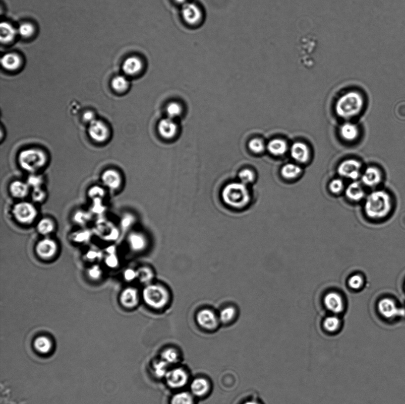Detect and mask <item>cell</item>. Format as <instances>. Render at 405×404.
I'll return each instance as SVG.
<instances>
[{
	"mask_svg": "<svg viewBox=\"0 0 405 404\" xmlns=\"http://www.w3.org/2000/svg\"><path fill=\"white\" fill-rule=\"evenodd\" d=\"M236 313L235 309L233 307L222 309L219 315V321L225 324H228L235 318Z\"/></svg>",
	"mask_w": 405,
	"mask_h": 404,
	"instance_id": "37",
	"label": "cell"
},
{
	"mask_svg": "<svg viewBox=\"0 0 405 404\" xmlns=\"http://www.w3.org/2000/svg\"><path fill=\"white\" fill-rule=\"evenodd\" d=\"M101 274L100 268L98 267H94L90 271L91 277L96 279L99 277Z\"/></svg>",
	"mask_w": 405,
	"mask_h": 404,
	"instance_id": "50",
	"label": "cell"
},
{
	"mask_svg": "<svg viewBox=\"0 0 405 404\" xmlns=\"http://www.w3.org/2000/svg\"><path fill=\"white\" fill-rule=\"evenodd\" d=\"M391 203L389 194L384 191L378 190L367 197L365 212L368 217L380 219L387 216L391 211Z\"/></svg>",
	"mask_w": 405,
	"mask_h": 404,
	"instance_id": "2",
	"label": "cell"
},
{
	"mask_svg": "<svg viewBox=\"0 0 405 404\" xmlns=\"http://www.w3.org/2000/svg\"><path fill=\"white\" fill-rule=\"evenodd\" d=\"M175 3H176L177 5H180L181 7L184 6L185 4H187L188 2L191 1V0H174Z\"/></svg>",
	"mask_w": 405,
	"mask_h": 404,
	"instance_id": "54",
	"label": "cell"
},
{
	"mask_svg": "<svg viewBox=\"0 0 405 404\" xmlns=\"http://www.w3.org/2000/svg\"><path fill=\"white\" fill-rule=\"evenodd\" d=\"M143 59L137 56H130L125 60L123 69L128 76H136L142 72L144 68Z\"/></svg>",
	"mask_w": 405,
	"mask_h": 404,
	"instance_id": "16",
	"label": "cell"
},
{
	"mask_svg": "<svg viewBox=\"0 0 405 404\" xmlns=\"http://www.w3.org/2000/svg\"><path fill=\"white\" fill-rule=\"evenodd\" d=\"M137 278L141 283L145 284H150L153 280L154 275L151 269L148 267H142L137 271Z\"/></svg>",
	"mask_w": 405,
	"mask_h": 404,
	"instance_id": "36",
	"label": "cell"
},
{
	"mask_svg": "<svg viewBox=\"0 0 405 404\" xmlns=\"http://www.w3.org/2000/svg\"><path fill=\"white\" fill-rule=\"evenodd\" d=\"M10 191L16 197L22 198L26 196L29 191V185L22 181H16L10 186Z\"/></svg>",
	"mask_w": 405,
	"mask_h": 404,
	"instance_id": "31",
	"label": "cell"
},
{
	"mask_svg": "<svg viewBox=\"0 0 405 404\" xmlns=\"http://www.w3.org/2000/svg\"><path fill=\"white\" fill-rule=\"evenodd\" d=\"M169 365L162 359L158 360L154 362L153 367V372L155 376L158 378H165L168 370H170Z\"/></svg>",
	"mask_w": 405,
	"mask_h": 404,
	"instance_id": "33",
	"label": "cell"
},
{
	"mask_svg": "<svg viewBox=\"0 0 405 404\" xmlns=\"http://www.w3.org/2000/svg\"><path fill=\"white\" fill-rule=\"evenodd\" d=\"M339 134L343 140L348 142H352L359 137V130L356 124L346 122L340 127Z\"/></svg>",
	"mask_w": 405,
	"mask_h": 404,
	"instance_id": "22",
	"label": "cell"
},
{
	"mask_svg": "<svg viewBox=\"0 0 405 404\" xmlns=\"http://www.w3.org/2000/svg\"><path fill=\"white\" fill-rule=\"evenodd\" d=\"M42 183V178L39 176H32L28 178L29 186L35 188L40 187Z\"/></svg>",
	"mask_w": 405,
	"mask_h": 404,
	"instance_id": "45",
	"label": "cell"
},
{
	"mask_svg": "<svg viewBox=\"0 0 405 404\" xmlns=\"http://www.w3.org/2000/svg\"><path fill=\"white\" fill-rule=\"evenodd\" d=\"M363 106L364 99L361 94L356 91H350L337 100L335 111L337 116L348 119L358 115Z\"/></svg>",
	"mask_w": 405,
	"mask_h": 404,
	"instance_id": "1",
	"label": "cell"
},
{
	"mask_svg": "<svg viewBox=\"0 0 405 404\" xmlns=\"http://www.w3.org/2000/svg\"><path fill=\"white\" fill-rule=\"evenodd\" d=\"M102 181L106 186L112 189H115L120 186L121 178L117 171L110 170L104 172L102 175Z\"/></svg>",
	"mask_w": 405,
	"mask_h": 404,
	"instance_id": "26",
	"label": "cell"
},
{
	"mask_svg": "<svg viewBox=\"0 0 405 404\" xmlns=\"http://www.w3.org/2000/svg\"><path fill=\"white\" fill-rule=\"evenodd\" d=\"M38 229L40 234L43 235L49 234L53 230V222L49 219H43L39 222Z\"/></svg>",
	"mask_w": 405,
	"mask_h": 404,
	"instance_id": "39",
	"label": "cell"
},
{
	"mask_svg": "<svg viewBox=\"0 0 405 404\" xmlns=\"http://www.w3.org/2000/svg\"><path fill=\"white\" fill-rule=\"evenodd\" d=\"M106 262L110 267H115L118 264V260L115 255H111L107 258Z\"/></svg>",
	"mask_w": 405,
	"mask_h": 404,
	"instance_id": "49",
	"label": "cell"
},
{
	"mask_svg": "<svg viewBox=\"0 0 405 404\" xmlns=\"http://www.w3.org/2000/svg\"><path fill=\"white\" fill-rule=\"evenodd\" d=\"M181 12L184 22L191 27L200 26L204 21L203 10L200 5L193 2L191 1L182 6Z\"/></svg>",
	"mask_w": 405,
	"mask_h": 404,
	"instance_id": "6",
	"label": "cell"
},
{
	"mask_svg": "<svg viewBox=\"0 0 405 404\" xmlns=\"http://www.w3.org/2000/svg\"><path fill=\"white\" fill-rule=\"evenodd\" d=\"M348 284L353 290H359L363 285V278L359 275H354L349 279Z\"/></svg>",
	"mask_w": 405,
	"mask_h": 404,
	"instance_id": "42",
	"label": "cell"
},
{
	"mask_svg": "<svg viewBox=\"0 0 405 404\" xmlns=\"http://www.w3.org/2000/svg\"><path fill=\"white\" fill-rule=\"evenodd\" d=\"M34 346L37 351L42 354H46L52 349V343L46 336H40L35 340Z\"/></svg>",
	"mask_w": 405,
	"mask_h": 404,
	"instance_id": "34",
	"label": "cell"
},
{
	"mask_svg": "<svg viewBox=\"0 0 405 404\" xmlns=\"http://www.w3.org/2000/svg\"><path fill=\"white\" fill-rule=\"evenodd\" d=\"M329 190L333 194H339L343 190L344 184L342 180L335 178L330 181L329 185Z\"/></svg>",
	"mask_w": 405,
	"mask_h": 404,
	"instance_id": "44",
	"label": "cell"
},
{
	"mask_svg": "<svg viewBox=\"0 0 405 404\" xmlns=\"http://www.w3.org/2000/svg\"><path fill=\"white\" fill-rule=\"evenodd\" d=\"M46 163V156L41 150L28 149L20 154L19 163L26 171L35 172L43 166Z\"/></svg>",
	"mask_w": 405,
	"mask_h": 404,
	"instance_id": "4",
	"label": "cell"
},
{
	"mask_svg": "<svg viewBox=\"0 0 405 404\" xmlns=\"http://www.w3.org/2000/svg\"><path fill=\"white\" fill-rule=\"evenodd\" d=\"M378 309L380 314L387 319H392L405 315L404 310L397 308L395 303L389 298L381 299L378 304Z\"/></svg>",
	"mask_w": 405,
	"mask_h": 404,
	"instance_id": "10",
	"label": "cell"
},
{
	"mask_svg": "<svg viewBox=\"0 0 405 404\" xmlns=\"http://www.w3.org/2000/svg\"><path fill=\"white\" fill-rule=\"evenodd\" d=\"M168 298L166 289L159 285H149L144 289V300L151 308L158 309L164 307Z\"/></svg>",
	"mask_w": 405,
	"mask_h": 404,
	"instance_id": "5",
	"label": "cell"
},
{
	"mask_svg": "<svg viewBox=\"0 0 405 404\" xmlns=\"http://www.w3.org/2000/svg\"><path fill=\"white\" fill-rule=\"evenodd\" d=\"M302 172L301 167L293 163L286 164L281 168L282 176L288 180L295 179L298 177Z\"/></svg>",
	"mask_w": 405,
	"mask_h": 404,
	"instance_id": "28",
	"label": "cell"
},
{
	"mask_svg": "<svg viewBox=\"0 0 405 404\" xmlns=\"http://www.w3.org/2000/svg\"><path fill=\"white\" fill-rule=\"evenodd\" d=\"M161 359L170 366L177 365L181 361V354L176 349L167 348L162 352Z\"/></svg>",
	"mask_w": 405,
	"mask_h": 404,
	"instance_id": "29",
	"label": "cell"
},
{
	"mask_svg": "<svg viewBox=\"0 0 405 404\" xmlns=\"http://www.w3.org/2000/svg\"><path fill=\"white\" fill-rule=\"evenodd\" d=\"M34 32V28L32 24L28 23H22L20 25L18 29V33L20 36L24 38H28L31 36Z\"/></svg>",
	"mask_w": 405,
	"mask_h": 404,
	"instance_id": "43",
	"label": "cell"
},
{
	"mask_svg": "<svg viewBox=\"0 0 405 404\" xmlns=\"http://www.w3.org/2000/svg\"><path fill=\"white\" fill-rule=\"evenodd\" d=\"M242 404H265L262 401V400L257 398H253L246 400L245 402Z\"/></svg>",
	"mask_w": 405,
	"mask_h": 404,
	"instance_id": "52",
	"label": "cell"
},
{
	"mask_svg": "<svg viewBox=\"0 0 405 404\" xmlns=\"http://www.w3.org/2000/svg\"><path fill=\"white\" fill-rule=\"evenodd\" d=\"M248 146L250 150L255 154L262 153L265 149L264 141L259 138H254L250 141Z\"/></svg>",
	"mask_w": 405,
	"mask_h": 404,
	"instance_id": "38",
	"label": "cell"
},
{
	"mask_svg": "<svg viewBox=\"0 0 405 404\" xmlns=\"http://www.w3.org/2000/svg\"><path fill=\"white\" fill-rule=\"evenodd\" d=\"M266 148L272 156L280 157L286 153L288 146L285 141L279 139V138H275L269 141Z\"/></svg>",
	"mask_w": 405,
	"mask_h": 404,
	"instance_id": "21",
	"label": "cell"
},
{
	"mask_svg": "<svg viewBox=\"0 0 405 404\" xmlns=\"http://www.w3.org/2000/svg\"><path fill=\"white\" fill-rule=\"evenodd\" d=\"M255 174L252 171L249 169H245L241 171L239 174V178L241 182L245 185L251 184L255 180Z\"/></svg>",
	"mask_w": 405,
	"mask_h": 404,
	"instance_id": "41",
	"label": "cell"
},
{
	"mask_svg": "<svg viewBox=\"0 0 405 404\" xmlns=\"http://www.w3.org/2000/svg\"><path fill=\"white\" fill-rule=\"evenodd\" d=\"M345 195L350 200L359 201L363 199L365 196V193L360 183L357 181H354L347 187Z\"/></svg>",
	"mask_w": 405,
	"mask_h": 404,
	"instance_id": "23",
	"label": "cell"
},
{
	"mask_svg": "<svg viewBox=\"0 0 405 404\" xmlns=\"http://www.w3.org/2000/svg\"><path fill=\"white\" fill-rule=\"evenodd\" d=\"M211 385L207 379L199 377L190 382L191 393L195 397L203 398L211 391Z\"/></svg>",
	"mask_w": 405,
	"mask_h": 404,
	"instance_id": "13",
	"label": "cell"
},
{
	"mask_svg": "<svg viewBox=\"0 0 405 404\" xmlns=\"http://www.w3.org/2000/svg\"><path fill=\"white\" fill-rule=\"evenodd\" d=\"M89 133L91 138L97 142H103L109 136V130L105 124L96 120L90 123Z\"/></svg>",
	"mask_w": 405,
	"mask_h": 404,
	"instance_id": "15",
	"label": "cell"
},
{
	"mask_svg": "<svg viewBox=\"0 0 405 404\" xmlns=\"http://www.w3.org/2000/svg\"><path fill=\"white\" fill-rule=\"evenodd\" d=\"M197 321L201 328L212 331L217 328L220 321L213 312L206 309L198 313Z\"/></svg>",
	"mask_w": 405,
	"mask_h": 404,
	"instance_id": "11",
	"label": "cell"
},
{
	"mask_svg": "<svg viewBox=\"0 0 405 404\" xmlns=\"http://www.w3.org/2000/svg\"><path fill=\"white\" fill-rule=\"evenodd\" d=\"M0 39L2 43H9L15 38L18 30L8 22H2L0 25Z\"/></svg>",
	"mask_w": 405,
	"mask_h": 404,
	"instance_id": "25",
	"label": "cell"
},
{
	"mask_svg": "<svg viewBox=\"0 0 405 404\" xmlns=\"http://www.w3.org/2000/svg\"><path fill=\"white\" fill-rule=\"evenodd\" d=\"M322 328L323 331L327 334H336L342 328L341 319L337 315L333 314L327 316L323 319Z\"/></svg>",
	"mask_w": 405,
	"mask_h": 404,
	"instance_id": "18",
	"label": "cell"
},
{
	"mask_svg": "<svg viewBox=\"0 0 405 404\" xmlns=\"http://www.w3.org/2000/svg\"><path fill=\"white\" fill-rule=\"evenodd\" d=\"M32 197L36 201L42 200L45 197L44 191L40 189V187L35 188L33 191Z\"/></svg>",
	"mask_w": 405,
	"mask_h": 404,
	"instance_id": "47",
	"label": "cell"
},
{
	"mask_svg": "<svg viewBox=\"0 0 405 404\" xmlns=\"http://www.w3.org/2000/svg\"><path fill=\"white\" fill-rule=\"evenodd\" d=\"M14 215L17 220L24 224H29L34 221L37 212L34 207L28 202H22L16 205Z\"/></svg>",
	"mask_w": 405,
	"mask_h": 404,
	"instance_id": "9",
	"label": "cell"
},
{
	"mask_svg": "<svg viewBox=\"0 0 405 404\" xmlns=\"http://www.w3.org/2000/svg\"><path fill=\"white\" fill-rule=\"evenodd\" d=\"M104 190L103 188L98 186L93 187L89 191L90 196L95 198H99L102 197L104 195Z\"/></svg>",
	"mask_w": 405,
	"mask_h": 404,
	"instance_id": "46",
	"label": "cell"
},
{
	"mask_svg": "<svg viewBox=\"0 0 405 404\" xmlns=\"http://www.w3.org/2000/svg\"><path fill=\"white\" fill-rule=\"evenodd\" d=\"M125 278H126L128 281H133L134 279L137 278V272L129 269V270H127L126 273H125Z\"/></svg>",
	"mask_w": 405,
	"mask_h": 404,
	"instance_id": "48",
	"label": "cell"
},
{
	"mask_svg": "<svg viewBox=\"0 0 405 404\" xmlns=\"http://www.w3.org/2000/svg\"><path fill=\"white\" fill-rule=\"evenodd\" d=\"M56 250L55 242L50 239H45L40 241L36 247L37 253L40 257L44 258L52 257L55 254Z\"/></svg>",
	"mask_w": 405,
	"mask_h": 404,
	"instance_id": "20",
	"label": "cell"
},
{
	"mask_svg": "<svg viewBox=\"0 0 405 404\" xmlns=\"http://www.w3.org/2000/svg\"><path fill=\"white\" fill-rule=\"evenodd\" d=\"M158 132L160 136L166 139H170L175 136L177 132V124L173 119L167 118L161 120L158 125Z\"/></svg>",
	"mask_w": 405,
	"mask_h": 404,
	"instance_id": "19",
	"label": "cell"
},
{
	"mask_svg": "<svg viewBox=\"0 0 405 404\" xmlns=\"http://www.w3.org/2000/svg\"><path fill=\"white\" fill-rule=\"evenodd\" d=\"M194 397L191 392L181 391L172 396L170 404H195Z\"/></svg>",
	"mask_w": 405,
	"mask_h": 404,
	"instance_id": "30",
	"label": "cell"
},
{
	"mask_svg": "<svg viewBox=\"0 0 405 404\" xmlns=\"http://www.w3.org/2000/svg\"><path fill=\"white\" fill-rule=\"evenodd\" d=\"M361 176L363 183L368 187L377 186L382 179L380 170L374 167H368Z\"/></svg>",
	"mask_w": 405,
	"mask_h": 404,
	"instance_id": "17",
	"label": "cell"
},
{
	"mask_svg": "<svg viewBox=\"0 0 405 404\" xmlns=\"http://www.w3.org/2000/svg\"><path fill=\"white\" fill-rule=\"evenodd\" d=\"M129 242L131 248L135 251H141L146 247V238L140 234L133 233L129 237Z\"/></svg>",
	"mask_w": 405,
	"mask_h": 404,
	"instance_id": "32",
	"label": "cell"
},
{
	"mask_svg": "<svg viewBox=\"0 0 405 404\" xmlns=\"http://www.w3.org/2000/svg\"><path fill=\"white\" fill-rule=\"evenodd\" d=\"M165 380L168 386L173 389H180L190 382V375L185 369L177 367L168 370Z\"/></svg>",
	"mask_w": 405,
	"mask_h": 404,
	"instance_id": "7",
	"label": "cell"
},
{
	"mask_svg": "<svg viewBox=\"0 0 405 404\" xmlns=\"http://www.w3.org/2000/svg\"><path fill=\"white\" fill-rule=\"evenodd\" d=\"M138 302L137 291L133 288H128L124 290L121 296V302L125 307L132 308L136 306Z\"/></svg>",
	"mask_w": 405,
	"mask_h": 404,
	"instance_id": "24",
	"label": "cell"
},
{
	"mask_svg": "<svg viewBox=\"0 0 405 404\" xmlns=\"http://www.w3.org/2000/svg\"><path fill=\"white\" fill-rule=\"evenodd\" d=\"M361 164L359 161L353 159L342 161L337 167V173L340 176L356 180L361 176Z\"/></svg>",
	"mask_w": 405,
	"mask_h": 404,
	"instance_id": "8",
	"label": "cell"
},
{
	"mask_svg": "<svg viewBox=\"0 0 405 404\" xmlns=\"http://www.w3.org/2000/svg\"><path fill=\"white\" fill-rule=\"evenodd\" d=\"M133 221V219L132 217L131 216H127L124 218V220L123 222V224L124 227H129L130 225L132 224Z\"/></svg>",
	"mask_w": 405,
	"mask_h": 404,
	"instance_id": "53",
	"label": "cell"
},
{
	"mask_svg": "<svg viewBox=\"0 0 405 404\" xmlns=\"http://www.w3.org/2000/svg\"><path fill=\"white\" fill-rule=\"evenodd\" d=\"M166 112L168 117L174 120L181 115L182 108L178 103H171L167 107Z\"/></svg>",
	"mask_w": 405,
	"mask_h": 404,
	"instance_id": "40",
	"label": "cell"
},
{
	"mask_svg": "<svg viewBox=\"0 0 405 404\" xmlns=\"http://www.w3.org/2000/svg\"><path fill=\"white\" fill-rule=\"evenodd\" d=\"M84 119L87 122H89L90 123L93 122V121L95 120L94 119V116L92 112H87L84 115Z\"/></svg>",
	"mask_w": 405,
	"mask_h": 404,
	"instance_id": "51",
	"label": "cell"
},
{
	"mask_svg": "<svg viewBox=\"0 0 405 404\" xmlns=\"http://www.w3.org/2000/svg\"><path fill=\"white\" fill-rule=\"evenodd\" d=\"M290 154L294 160L300 163L308 162L310 158L309 147L302 142L294 143L290 148Z\"/></svg>",
	"mask_w": 405,
	"mask_h": 404,
	"instance_id": "14",
	"label": "cell"
},
{
	"mask_svg": "<svg viewBox=\"0 0 405 404\" xmlns=\"http://www.w3.org/2000/svg\"><path fill=\"white\" fill-rule=\"evenodd\" d=\"M222 196L226 204L237 209L247 206L251 200L247 186L241 182L228 184L222 191Z\"/></svg>",
	"mask_w": 405,
	"mask_h": 404,
	"instance_id": "3",
	"label": "cell"
},
{
	"mask_svg": "<svg viewBox=\"0 0 405 404\" xmlns=\"http://www.w3.org/2000/svg\"><path fill=\"white\" fill-rule=\"evenodd\" d=\"M130 83L126 77L123 76H118L113 79L112 86L114 90L117 92H122L126 91L129 87Z\"/></svg>",
	"mask_w": 405,
	"mask_h": 404,
	"instance_id": "35",
	"label": "cell"
},
{
	"mask_svg": "<svg viewBox=\"0 0 405 404\" xmlns=\"http://www.w3.org/2000/svg\"><path fill=\"white\" fill-rule=\"evenodd\" d=\"M1 62L5 69L13 71L19 68L21 63V60L15 53H9L2 57Z\"/></svg>",
	"mask_w": 405,
	"mask_h": 404,
	"instance_id": "27",
	"label": "cell"
},
{
	"mask_svg": "<svg viewBox=\"0 0 405 404\" xmlns=\"http://www.w3.org/2000/svg\"><path fill=\"white\" fill-rule=\"evenodd\" d=\"M324 304L327 310L333 314H340L344 309L342 296L335 292H329L324 298Z\"/></svg>",
	"mask_w": 405,
	"mask_h": 404,
	"instance_id": "12",
	"label": "cell"
}]
</instances>
